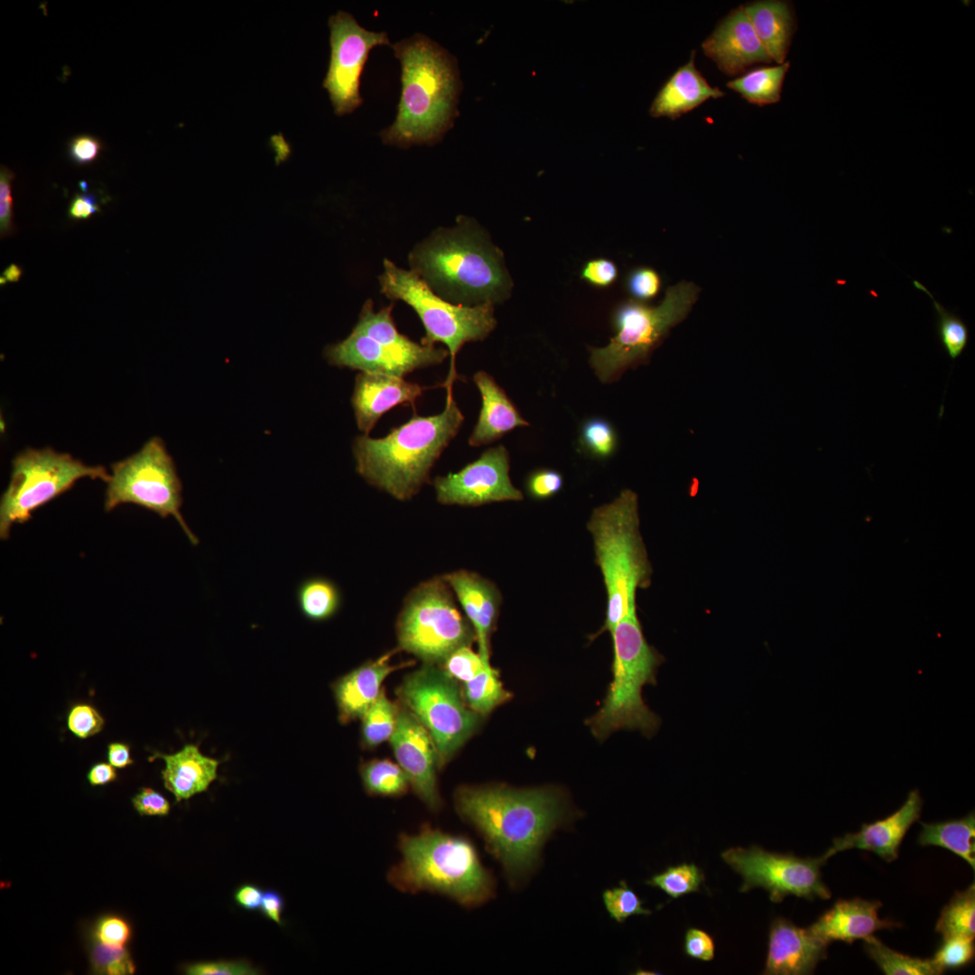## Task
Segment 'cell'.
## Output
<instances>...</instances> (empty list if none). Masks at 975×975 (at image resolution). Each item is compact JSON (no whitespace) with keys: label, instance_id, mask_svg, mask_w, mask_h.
I'll list each match as a JSON object with an SVG mask.
<instances>
[{"label":"cell","instance_id":"obj_25","mask_svg":"<svg viewBox=\"0 0 975 975\" xmlns=\"http://www.w3.org/2000/svg\"><path fill=\"white\" fill-rule=\"evenodd\" d=\"M882 904L860 898L839 900L822 915L807 929L826 944L833 941L852 943L857 939H866L882 929H893L901 924L878 917Z\"/></svg>","mask_w":975,"mask_h":975},{"label":"cell","instance_id":"obj_48","mask_svg":"<svg viewBox=\"0 0 975 975\" xmlns=\"http://www.w3.org/2000/svg\"><path fill=\"white\" fill-rule=\"evenodd\" d=\"M187 975H255L258 969L246 960L199 961L186 964Z\"/></svg>","mask_w":975,"mask_h":975},{"label":"cell","instance_id":"obj_28","mask_svg":"<svg viewBox=\"0 0 975 975\" xmlns=\"http://www.w3.org/2000/svg\"><path fill=\"white\" fill-rule=\"evenodd\" d=\"M694 58L693 51L690 60L678 68L659 90L650 107L652 116L675 120L710 98L725 96L719 88L708 84L697 70Z\"/></svg>","mask_w":975,"mask_h":975},{"label":"cell","instance_id":"obj_1","mask_svg":"<svg viewBox=\"0 0 975 975\" xmlns=\"http://www.w3.org/2000/svg\"><path fill=\"white\" fill-rule=\"evenodd\" d=\"M454 801L514 885L534 869L543 844L566 819L562 797L548 788L460 786Z\"/></svg>","mask_w":975,"mask_h":975},{"label":"cell","instance_id":"obj_41","mask_svg":"<svg viewBox=\"0 0 975 975\" xmlns=\"http://www.w3.org/2000/svg\"><path fill=\"white\" fill-rule=\"evenodd\" d=\"M603 902L610 917L623 923L631 915H649L651 910L643 907V901L628 887L625 881L618 887L604 891Z\"/></svg>","mask_w":975,"mask_h":975},{"label":"cell","instance_id":"obj_18","mask_svg":"<svg viewBox=\"0 0 975 975\" xmlns=\"http://www.w3.org/2000/svg\"><path fill=\"white\" fill-rule=\"evenodd\" d=\"M397 764L405 773L416 795L432 811L441 806L436 779L439 768L434 742L422 723L406 708L400 709L389 739Z\"/></svg>","mask_w":975,"mask_h":975},{"label":"cell","instance_id":"obj_20","mask_svg":"<svg viewBox=\"0 0 975 975\" xmlns=\"http://www.w3.org/2000/svg\"><path fill=\"white\" fill-rule=\"evenodd\" d=\"M923 799L918 790L909 792L903 805L885 819L865 823L855 833L833 840L822 857L827 860L840 851L859 849L875 852L887 862L897 859L903 838L922 812Z\"/></svg>","mask_w":975,"mask_h":975},{"label":"cell","instance_id":"obj_12","mask_svg":"<svg viewBox=\"0 0 975 975\" xmlns=\"http://www.w3.org/2000/svg\"><path fill=\"white\" fill-rule=\"evenodd\" d=\"M82 478L109 480L103 466H89L69 453L51 448H26L12 460L9 485L0 502V537L6 540L14 524L32 518V513L70 489Z\"/></svg>","mask_w":975,"mask_h":975},{"label":"cell","instance_id":"obj_22","mask_svg":"<svg viewBox=\"0 0 975 975\" xmlns=\"http://www.w3.org/2000/svg\"><path fill=\"white\" fill-rule=\"evenodd\" d=\"M427 389L404 377L360 372L355 381L351 404L359 431L368 435L380 417L400 404L414 408Z\"/></svg>","mask_w":975,"mask_h":975},{"label":"cell","instance_id":"obj_50","mask_svg":"<svg viewBox=\"0 0 975 975\" xmlns=\"http://www.w3.org/2000/svg\"><path fill=\"white\" fill-rule=\"evenodd\" d=\"M562 485V476L558 471L543 469L534 471L528 477L526 490L534 498L545 499L557 494Z\"/></svg>","mask_w":975,"mask_h":975},{"label":"cell","instance_id":"obj_5","mask_svg":"<svg viewBox=\"0 0 975 975\" xmlns=\"http://www.w3.org/2000/svg\"><path fill=\"white\" fill-rule=\"evenodd\" d=\"M410 263L428 284L465 303L504 300L512 285L498 249L468 222L439 230L417 246Z\"/></svg>","mask_w":975,"mask_h":975},{"label":"cell","instance_id":"obj_4","mask_svg":"<svg viewBox=\"0 0 975 975\" xmlns=\"http://www.w3.org/2000/svg\"><path fill=\"white\" fill-rule=\"evenodd\" d=\"M402 860L387 874L402 892H437L465 906L488 900L494 880L481 864L472 842L423 824L419 833L398 839Z\"/></svg>","mask_w":975,"mask_h":975},{"label":"cell","instance_id":"obj_49","mask_svg":"<svg viewBox=\"0 0 975 975\" xmlns=\"http://www.w3.org/2000/svg\"><path fill=\"white\" fill-rule=\"evenodd\" d=\"M618 276V270L616 264L604 257L587 261L580 271V278L598 288L609 287L616 282Z\"/></svg>","mask_w":975,"mask_h":975},{"label":"cell","instance_id":"obj_24","mask_svg":"<svg viewBox=\"0 0 975 975\" xmlns=\"http://www.w3.org/2000/svg\"><path fill=\"white\" fill-rule=\"evenodd\" d=\"M397 649L388 651L340 677L332 686L339 719L348 723L361 719L379 696L384 680L393 672L408 666L412 661L391 664Z\"/></svg>","mask_w":975,"mask_h":975},{"label":"cell","instance_id":"obj_59","mask_svg":"<svg viewBox=\"0 0 975 975\" xmlns=\"http://www.w3.org/2000/svg\"><path fill=\"white\" fill-rule=\"evenodd\" d=\"M107 749V761L116 768H125L134 763L129 745L123 742H111Z\"/></svg>","mask_w":975,"mask_h":975},{"label":"cell","instance_id":"obj_37","mask_svg":"<svg viewBox=\"0 0 975 975\" xmlns=\"http://www.w3.org/2000/svg\"><path fill=\"white\" fill-rule=\"evenodd\" d=\"M400 708L392 702L382 690L379 696L362 716V741L369 748L391 738L397 722Z\"/></svg>","mask_w":975,"mask_h":975},{"label":"cell","instance_id":"obj_57","mask_svg":"<svg viewBox=\"0 0 975 975\" xmlns=\"http://www.w3.org/2000/svg\"><path fill=\"white\" fill-rule=\"evenodd\" d=\"M283 908L284 900L278 891L274 889L264 891L260 911L265 918L281 925Z\"/></svg>","mask_w":975,"mask_h":975},{"label":"cell","instance_id":"obj_44","mask_svg":"<svg viewBox=\"0 0 975 975\" xmlns=\"http://www.w3.org/2000/svg\"><path fill=\"white\" fill-rule=\"evenodd\" d=\"M974 956L973 940L964 938L944 939L943 942L931 959L940 973L944 970L955 969L968 964Z\"/></svg>","mask_w":975,"mask_h":975},{"label":"cell","instance_id":"obj_7","mask_svg":"<svg viewBox=\"0 0 975 975\" xmlns=\"http://www.w3.org/2000/svg\"><path fill=\"white\" fill-rule=\"evenodd\" d=\"M611 635L613 680L601 708L588 723L600 739L618 729H637L650 737L660 719L644 702L642 688L655 684L656 670L664 658L647 643L636 610L626 615Z\"/></svg>","mask_w":975,"mask_h":975},{"label":"cell","instance_id":"obj_51","mask_svg":"<svg viewBox=\"0 0 975 975\" xmlns=\"http://www.w3.org/2000/svg\"><path fill=\"white\" fill-rule=\"evenodd\" d=\"M104 148L99 138L92 135L81 134L72 137L68 144L70 160L77 165H88L94 162Z\"/></svg>","mask_w":975,"mask_h":975},{"label":"cell","instance_id":"obj_36","mask_svg":"<svg viewBox=\"0 0 975 975\" xmlns=\"http://www.w3.org/2000/svg\"><path fill=\"white\" fill-rule=\"evenodd\" d=\"M864 948L869 957L887 975L941 974L931 959L922 960L899 953L886 946L875 936L864 939Z\"/></svg>","mask_w":975,"mask_h":975},{"label":"cell","instance_id":"obj_21","mask_svg":"<svg viewBox=\"0 0 975 975\" xmlns=\"http://www.w3.org/2000/svg\"><path fill=\"white\" fill-rule=\"evenodd\" d=\"M827 945L808 929L794 925L783 917L773 920L769 929L768 952L763 974L805 975L813 972L826 958Z\"/></svg>","mask_w":975,"mask_h":975},{"label":"cell","instance_id":"obj_61","mask_svg":"<svg viewBox=\"0 0 975 975\" xmlns=\"http://www.w3.org/2000/svg\"><path fill=\"white\" fill-rule=\"evenodd\" d=\"M0 282H1V284H3V283L5 284L7 281L5 280V277L1 276Z\"/></svg>","mask_w":975,"mask_h":975},{"label":"cell","instance_id":"obj_42","mask_svg":"<svg viewBox=\"0 0 975 975\" xmlns=\"http://www.w3.org/2000/svg\"><path fill=\"white\" fill-rule=\"evenodd\" d=\"M580 441L590 454L599 458H608L616 450L618 438L609 422L595 418L583 424Z\"/></svg>","mask_w":975,"mask_h":975},{"label":"cell","instance_id":"obj_6","mask_svg":"<svg viewBox=\"0 0 975 975\" xmlns=\"http://www.w3.org/2000/svg\"><path fill=\"white\" fill-rule=\"evenodd\" d=\"M596 562L607 593L602 631L612 632L636 610V591L651 583L653 569L640 533L638 498L625 489L610 503L596 507L588 522Z\"/></svg>","mask_w":975,"mask_h":975},{"label":"cell","instance_id":"obj_35","mask_svg":"<svg viewBox=\"0 0 975 975\" xmlns=\"http://www.w3.org/2000/svg\"><path fill=\"white\" fill-rule=\"evenodd\" d=\"M366 792L371 795L400 796L407 792L409 780L401 766L388 759H374L359 768Z\"/></svg>","mask_w":975,"mask_h":975},{"label":"cell","instance_id":"obj_32","mask_svg":"<svg viewBox=\"0 0 975 975\" xmlns=\"http://www.w3.org/2000/svg\"><path fill=\"white\" fill-rule=\"evenodd\" d=\"M789 62L779 66L757 68L727 83V87L739 93L752 104L764 106L780 100L785 76Z\"/></svg>","mask_w":975,"mask_h":975},{"label":"cell","instance_id":"obj_11","mask_svg":"<svg viewBox=\"0 0 975 975\" xmlns=\"http://www.w3.org/2000/svg\"><path fill=\"white\" fill-rule=\"evenodd\" d=\"M399 648L424 664H441L456 649L476 641L442 576L421 582L406 596L396 622Z\"/></svg>","mask_w":975,"mask_h":975},{"label":"cell","instance_id":"obj_38","mask_svg":"<svg viewBox=\"0 0 975 975\" xmlns=\"http://www.w3.org/2000/svg\"><path fill=\"white\" fill-rule=\"evenodd\" d=\"M914 286L924 291L931 299L937 314V334L942 346L952 360L961 356L970 338L967 324L954 312L940 304L933 294L918 281H913Z\"/></svg>","mask_w":975,"mask_h":975},{"label":"cell","instance_id":"obj_29","mask_svg":"<svg viewBox=\"0 0 975 975\" xmlns=\"http://www.w3.org/2000/svg\"><path fill=\"white\" fill-rule=\"evenodd\" d=\"M743 7L772 60L783 64L794 30L789 5L783 1H758Z\"/></svg>","mask_w":975,"mask_h":975},{"label":"cell","instance_id":"obj_52","mask_svg":"<svg viewBox=\"0 0 975 975\" xmlns=\"http://www.w3.org/2000/svg\"><path fill=\"white\" fill-rule=\"evenodd\" d=\"M14 178V172L2 165L0 171V234L2 237L12 235L15 229L12 197Z\"/></svg>","mask_w":975,"mask_h":975},{"label":"cell","instance_id":"obj_27","mask_svg":"<svg viewBox=\"0 0 975 975\" xmlns=\"http://www.w3.org/2000/svg\"><path fill=\"white\" fill-rule=\"evenodd\" d=\"M473 380L480 392L482 404L478 422L469 438L470 446L489 444L516 427L529 425L489 374L478 371Z\"/></svg>","mask_w":975,"mask_h":975},{"label":"cell","instance_id":"obj_55","mask_svg":"<svg viewBox=\"0 0 975 975\" xmlns=\"http://www.w3.org/2000/svg\"><path fill=\"white\" fill-rule=\"evenodd\" d=\"M98 212H101L98 195L82 190L81 193H76L71 198L68 208V218L76 221L87 220Z\"/></svg>","mask_w":975,"mask_h":975},{"label":"cell","instance_id":"obj_31","mask_svg":"<svg viewBox=\"0 0 975 975\" xmlns=\"http://www.w3.org/2000/svg\"><path fill=\"white\" fill-rule=\"evenodd\" d=\"M296 600L303 617L311 621L322 622L338 613L342 595L334 581L316 576L305 579L299 584Z\"/></svg>","mask_w":975,"mask_h":975},{"label":"cell","instance_id":"obj_3","mask_svg":"<svg viewBox=\"0 0 975 975\" xmlns=\"http://www.w3.org/2000/svg\"><path fill=\"white\" fill-rule=\"evenodd\" d=\"M464 416L447 392L444 410L436 415H414L385 437L355 438L357 472L370 485L393 497L411 499L428 482L431 469L457 435Z\"/></svg>","mask_w":975,"mask_h":975},{"label":"cell","instance_id":"obj_56","mask_svg":"<svg viewBox=\"0 0 975 975\" xmlns=\"http://www.w3.org/2000/svg\"><path fill=\"white\" fill-rule=\"evenodd\" d=\"M264 891L255 884L245 883L237 887L234 892L236 904L246 911L260 909Z\"/></svg>","mask_w":975,"mask_h":975},{"label":"cell","instance_id":"obj_2","mask_svg":"<svg viewBox=\"0 0 975 975\" xmlns=\"http://www.w3.org/2000/svg\"><path fill=\"white\" fill-rule=\"evenodd\" d=\"M393 48L402 66V92L395 120L381 136L385 143L399 146L439 141L458 114L457 62L441 46L420 33Z\"/></svg>","mask_w":975,"mask_h":975},{"label":"cell","instance_id":"obj_10","mask_svg":"<svg viewBox=\"0 0 975 975\" xmlns=\"http://www.w3.org/2000/svg\"><path fill=\"white\" fill-rule=\"evenodd\" d=\"M392 308L374 311L371 300L367 301L351 333L325 348L326 360L334 367L400 377L443 362L450 355L447 349L418 344L399 333Z\"/></svg>","mask_w":975,"mask_h":975},{"label":"cell","instance_id":"obj_53","mask_svg":"<svg viewBox=\"0 0 975 975\" xmlns=\"http://www.w3.org/2000/svg\"><path fill=\"white\" fill-rule=\"evenodd\" d=\"M132 804L142 816H166L171 810L169 801L151 787L140 788L132 798Z\"/></svg>","mask_w":975,"mask_h":975},{"label":"cell","instance_id":"obj_30","mask_svg":"<svg viewBox=\"0 0 975 975\" xmlns=\"http://www.w3.org/2000/svg\"><path fill=\"white\" fill-rule=\"evenodd\" d=\"M918 843L922 846H939L952 851L975 868V814L946 822H922Z\"/></svg>","mask_w":975,"mask_h":975},{"label":"cell","instance_id":"obj_34","mask_svg":"<svg viewBox=\"0 0 975 975\" xmlns=\"http://www.w3.org/2000/svg\"><path fill=\"white\" fill-rule=\"evenodd\" d=\"M462 693L468 707L480 716L489 713L511 697L503 687L498 672L491 664L465 682Z\"/></svg>","mask_w":975,"mask_h":975},{"label":"cell","instance_id":"obj_58","mask_svg":"<svg viewBox=\"0 0 975 975\" xmlns=\"http://www.w3.org/2000/svg\"><path fill=\"white\" fill-rule=\"evenodd\" d=\"M110 763L94 764L87 773V779L92 786L105 785L116 780L117 774Z\"/></svg>","mask_w":975,"mask_h":975},{"label":"cell","instance_id":"obj_60","mask_svg":"<svg viewBox=\"0 0 975 975\" xmlns=\"http://www.w3.org/2000/svg\"><path fill=\"white\" fill-rule=\"evenodd\" d=\"M23 275V269L15 265L11 264L3 272L2 276L5 278L7 282L16 283Z\"/></svg>","mask_w":975,"mask_h":975},{"label":"cell","instance_id":"obj_23","mask_svg":"<svg viewBox=\"0 0 975 975\" xmlns=\"http://www.w3.org/2000/svg\"><path fill=\"white\" fill-rule=\"evenodd\" d=\"M442 578L474 628L479 655L489 663V637L502 602L498 588L489 580L466 570L445 573Z\"/></svg>","mask_w":975,"mask_h":975},{"label":"cell","instance_id":"obj_14","mask_svg":"<svg viewBox=\"0 0 975 975\" xmlns=\"http://www.w3.org/2000/svg\"><path fill=\"white\" fill-rule=\"evenodd\" d=\"M404 707L431 735L442 767L476 730L480 715L466 704L455 679L437 664H424L397 689Z\"/></svg>","mask_w":975,"mask_h":975},{"label":"cell","instance_id":"obj_16","mask_svg":"<svg viewBox=\"0 0 975 975\" xmlns=\"http://www.w3.org/2000/svg\"><path fill=\"white\" fill-rule=\"evenodd\" d=\"M330 59L323 80L334 112L342 116L362 104L359 92L364 65L372 48L390 43L385 32L363 28L355 17L338 11L329 18Z\"/></svg>","mask_w":975,"mask_h":975},{"label":"cell","instance_id":"obj_19","mask_svg":"<svg viewBox=\"0 0 975 975\" xmlns=\"http://www.w3.org/2000/svg\"><path fill=\"white\" fill-rule=\"evenodd\" d=\"M701 48L705 55L729 76L742 74L752 65L772 61L743 5L732 10L719 23Z\"/></svg>","mask_w":975,"mask_h":975},{"label":"cell","instance_id":"obj_26","mask_svg":"<svg viewBox=\"0 0 975 975\" xmlns=\"http://www.w3.org/2000/svg\"><path fill=\"white\" fill-rule=\"evenodd\" d=\"M162 758V778L175 802L188 800L208 790L218 778V759L203 755L198 746L186 744L173 754L155 753L150 759Z\"/></svg>","mask_w":975,"mask_h":975},{"label":"cell","instance_id":"obj_8","mask_svg":"<svg viewBox=\"0 0 975 975\" xmlns=\"http://www.w3.org/2000/svg\"><path fill=\"white\" fill-rule=\"evenodd\" d=\"M692 282L667 288L657 306L633 299L618 304L612 314L616 334L602 348H589L590 364L603 383L618 379L625 370L648 359L669 330L690 312L700 294Z\"/></svg>","mask_w":975,"mask_h":975},{"label":"cell","instance_id":"obj_40","mask_svg":"<svg viewBox=\"0 0 975 975\" xmlns=\"http://www.w3.org/2000/svg\"><path fill=\"white\" fill-rule=\"evenodd\" d=\"M89 957L91 970L96 974L131 975L135 972V965L125 947H113L94 941Z\"/></svg>","mask_w":975,"mask_h":975},{"label":"cell","instance_id":"obj_54","mask_svg":"<svg viewBox=\"0 0 975 975\" xmlns=\"http://www.w3.org/2000/svg\"><path fill=\"white\" fill-rule=\"evenodd\" d=\"M683 949L688 957L700 961H710L715 956L713 938L707 932L695 927L686 931Z\"/></svg>","mask_w":975,"mask_h":975},{"label":"cell","instance_id":"obj_47","mask_svg":"<svg viewBox=\"0 0 975 975\" xmlns=\"http://www.w3.org/2000/svg\"><path fill=\"white\" fill-rule=\"evenodd\" d=\"M132 936L129 924L121 916L108 915L100 917L92 930L93 941L113 947H125Z\"/></svg>","mask_w":975,"mask_h":975},{"label":"cell","instance_id":"obj_9","mask_svg":"<svg viewBox=\"0 0 975 975\" xmlns=\"http://www.w3.org/2000/svg\"><path fill=\"white\" fill-rule=\"evenodd\" d=\"M380 284L386 297L403 301L416 311L425 329L421 344L434 346L441 342L448 347L450 368L443 386L451 390L453 382L460 378L455 368L459 350L467 342L483 340L497 325L493 303H450L436 295L414 271L401 269L387 259Z\"/></svg>","mask_w":975,"mask_h":975},{"label":"cell","instance_id":"obj_46","mask_svg":"<svg viewBox=\"0 0 975 975\" xmlns=\"http://www.w3.org/2000/svg\"><path fill=\"white\" fill-rule=\"evenodd\" d=\"M625 286L633 300L645 302L655 298L660 292L662 279L655 269L638 266L627 274Z\"/></svg>","mask_w":975,"mask_h":975},{"label":"cell","instance_id":"obj_17","mask_svg":"<svg viewBox=\"0 0 975 975\" xmlns=\"http://www.w3.org/2000/svg\"><path fill=\"white\" fill-rule=\"evenodd\" d=\"M433 487L437 501L442 505L478 506L524 497L511 482L509 455L503 445L488 449L456 473L438 476Z\"/></svg>","mask_w":975,"mask_h":975},{"label":"cell","instance_id":"obj_15","mask_svg":"<svg viewBox=\"0 0 975 975\" xmlns=\"http://www.w3.org/2000/svg\"><path fill=\"white\" fill-rule=\"evenodd\" d=\"M721 858L742 877L740 892L763 887L774 903L781 902L789 895L808 900H825L831 896L822 880L821 867L827 861L822 855L800 858L752 846L748 849L729 848L721 853Z\"/></svg>","mask_w":975,"mask_h":975},{"label":"cell","instance_id":"obj_43","mask_svg":"<svg viewBox=\"0 0 975 975\" xmlns=\"http://www.w3.org/2000/svg\"><path fill=\"white\" fill-rule=\"evenodd\" d=\"M489 664L478 652L476 653L471 646L465 645L453 651L441 665L450 677L465 683Z\"/></svg>","mask_w":975,"mask_h":975},{"label":"cell","instance_id":"obj_39","mask_svg":"<svg viewBox=\"0 0 975 975\" xmlns=\"http://www.w3.org/2000/svg\"><path fill=\"white\" fill-rule=\"evenodd\" d=\"M705 878L703 871L693 863L670 866L663 872L654 875L645 883L658 887L670 897L677 899L687 894L699 892Z\"/></svg>","mask_w":975,"mask_h":975},{"label":"cell","instance_id":"obj_33","mask_svg":"<svg viewBox=\"0 0 975 975\" xmlns=\"http://www.w3.org/2000/svg\"><path fill=\"white\" fill-rule=\"evenodd\" d=\"M975 886L956 892L942 910L935 931L942 939L964 938L974 940L975 935Z\"/></svg>","mask_w":975,"mask_h":975},{"label":"cell","instance_id":"obj_13","mask_svg":"<svg viewBox=\"0 0 975 975\" xmlns=\"http://www.w3.org/2000/svg\"><path fill=\"white\" fill-rule=\"evenodd\" d=\"M104 508L109 512L123 504H135L162 518L174 517L191 544L199 539L181 514V482L163 441L154 436L135 454L111 465Z\"/></svg>","mask_w":975,"mask_h":975},{"label":"cell","instance_id":"obj_45","mask_svg":"<svg viewBox=\"0 0 975 975\" xmlns=\"http://www.w3.org/2000/svg\"><path fill=\"white\" fill-rule=\"evenodd\" d=\"M105 722L99 711L87 702L75 703L67 715L69 730L80 739L98 734L103 729Z\"/></svg>","mask_w":975,"mask_h":975}]
</instances>
